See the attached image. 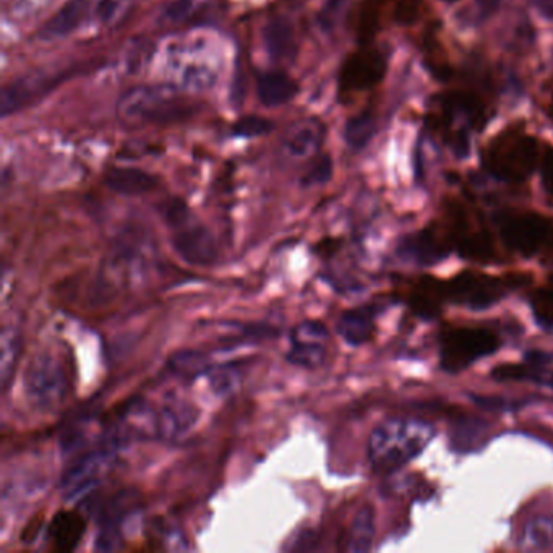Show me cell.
Masks as SVG:
<instances>
[{
    "label": "cell",
    "instance_id": "24",
    "mask_svg": "<svg viewBox=\"0 0 553 553\" xmlns=\"http://www.w3.org/2000/svg\"><path fill=\"white\" fill-rule=\"evenodd\" d=\"M401 253L419 263H433L445 257L446 250L432 231H424L404 242Z\"/></svg>",
    "mask_w": 553,
    "mask_h": 553
},
{
    "label": "cell",
    "instance_id": "11",
    "mask_svg": "<svg viewBox=\"0 0 553 553\" xmlns=\"http://www.w3.org/2000/svg\"><path fill=\"white\" fill-rule=\"evenodd\" d=\"M69 73H35L4 86L0 95V111L2 117L28 108L38 99L51 93L54 88L65 82Z\"/></svg>",
    "mask_w": 553,
    "mask_h": 553
},
{
    "label": "cell",
    "instance_id": "37",
    "mask_svg": "<svg viewBox=\"0 0 553 553\" xmlns=\"http://www.w3.org/2000/svg\"><path fill=\"white\" fill-rule=\"evenodd\" d=\"M331 176V159L328 156L320 158L313 163L310 171L302 179L304 185L325 184Z\"/></svg>",
    "mask_w": 553,
    "mask_h": 553
},
{
    "label": "cell",
    "instance_id": "34",
    "mask_svg": "<svg viewBox=\"0 0 553 553\" xmlns=\"http://www.w3.org/2000/svg\"><path fill=\"white\" fill-rule=\"evenodd\" d=\"M370 132H372V122L370 117L361 116L352 119L346 129V137H348L349 145L361 148L365 145V142L370 138Z\"/></svg>",
    "mask_w": 553,
    "mask_h": 553
},
{
    "label": "cell",
    "instance_id": "40",
    "mask_svg": "<svg viewBox=\"0 0 553 553\" xmlns=\"http://www.w3.org/2000/svg\"><path fill=\"white\" fill-rule=\"evenodd\" d=\"M526 361L537 369L539 365L549 364V362L552 361V356L542 351H529L528 354H526Z\"/></svg>",
    "mask_w": 553,
    "mask_h": 553
},
{
    "label": "cell",
    "instance_id": "9",
    "mask_svg": "<svg viewBox=\"0 0 553 553\" xmlns=\"http://www.w3.org/2000/svg\"><path fill=\"white\" fill-rule=\"evenodd\" d=\"M385 73V54L370 44H362V48L352 52L343 64L339 73V91L343 95H356L372 90L382 83Z\"/></svg>",
    "mask_w": 553,
    "mask_h": 553
},
{
    "label": "cell",
    "instance_id": "7",
    "mask_svg": "<svg viewBox=\"0 0 553 553\" xmlns=\"http://www.w3.org/2000/svg\"><path fill=\"white\" fill-rule=\"evenodd\" d=\"M500 348L497 336L482 328H455L442 336V367L446 372L456 373L489 356Z\"/></svg>",
    "mask_w": 553,
    "mask_h": 553
},
{
    "label": "cell",
    "instance_id": "20",
    "mask_svg": "<svg viewBox=\"0 0 553 553\" xmlns=\"http://www.w3.org/2000/svg\"><path fill=\"white\" fill-rule=\"evenodd\" d=\"M85 531V519L73 511H59L52 519L51 528H49L52 544L62 552H72L77 549L85 536Z\"/></svg>",
    "mask_w": 553,
    "mask_h": 553
},
{
    "label": "cell",
    "instance_id": "28",
    "mask_svg": "<svg viewBox=\"0 0 553 553\" xmlns=\"http://www.w3.org/2000/svg\"><path fill=\"white\" fill-rule=\"evenodd\" d=\"M129 5L130 0H90L91 17L95 18L99 25H116L121 22Z\"/></svg>",
    "mask_w": 553,
    "mask_h": 553
},
{
    "label": "cell",
    "instance_id": "42",
    "mask_svg": "<svg viewBox=\"0 0 553 553\" xmlns=\"http://www.w3.org/2000/svg\"><path fill=\"white\" fill-rule=\"evenodd\" d=\"M547 288H549L553 294V276H550L549 286H547Z\"/></svg>",
    "mask_w": 553,
    "mask_h": 553
},
{
    "label": "cell",
    "instance_id": "6",
    "mask_svg": "<svg viewBox=\"0 0 553 553\" xmlns=\"http://www.w3.org/2000/svg\"><path fill=\"white\" fill-rule=\"evenodd\" d=\"M498 231L510 249L532 257L544 250L553 252V219L524 213V211H506L497 218Z\"/></svg>",
    "mask_w": 553,
    "mask_h": 553
},
{
    "label": "cell",
    "instance_id": "4",
    "mask_svg": "<svg viewBox=\"0 0 553 553\" xmlns=\"http://www.w3.org/2000/svg\"><path fill=\"white\" fill-rule=\"evenodd\" d=\"M161 215L171 229L172 247L185 263L210 266L218 260L219 250L215 237L182 200L171 198L164 202Z\"/></svg>",
    "mask_w": 553,
    "mask_h": 553
},
{
    "label": "cell",
    "instance_id": "2",
    "mask_svg": "<svg viewBox=\"0 0 553 553\" xmlns=\"http://www.w3.org/2000/svg\"><path fill=\"white\" fill-rule=\"evenodd\" d=\"M195 111V103L174 85L137 86L117 103V114L127 124H174L187 121Z\"/></svg>",
    "mask_w": 553,
    "mask_h": 553
},
{
    "label": "cell",
    "instance_id": "38",
    "mask_svg": "<svg viewBox=\"0 0 553 553\" xmlns=\"http://www.w3.org/2000/svg\"><path fill=\"white\" fill-rule=\"evenodd\" d=\"M343 2L344 0H326L322 12H320V17H318L323 28H331L335 25L336 17H338L339 10L343 7Z\"/></svg>",
    "mask_w": 553,
    "mask_h": 553
},
{
    "label": "cell",
    "instance_id": "17",
    "mask_svg": "<svg viewBox=\"0 0 553 553\" xmlns=\"http://www.w3.org/2000/svg\"><path fill=\"white\" fill-rule=\"evenodd\" d=\"M104 184L108 185L112 192L121 193L127 197H137L155 190L158 187V179L143 169L112 168L106 172Z\"/></svg>",
    "mask_w": 553,
    "mask_h": 553
},
{
    "label": "cell",
    "instance_id": "16",
    "mask_svg": "<svg viewBox=\"0 0 553 553\" xmlns=\"http://www.w3.org/2000/svg\"><path fill=\"white\" fill-rule=\"evenodd\" d=\"M448 301L446 283L433 276H424L412 289L409 304L416 315L422 318L437 317L443 302Z\"/></svg>",
    "mask_w": 553,
    "mask_h": 553
},
{
    "label": "cell",
    "instance_id": "12",
    "mask_svg": "<svg viewBox=\"0 0 553 553\" xmlns=\"http://www.w3.org/2000/svg\"><path fill=\"white\" fill-rule=\"evenodd\" d=\"M325 138V125L318 119H301L289 125L281 146L289 158L309 159L317 155Z\"/></svg>",
    "mask_w": 553,
    "mask_h": 553
},
{
    "label": "cell",
    "instance_id": "21",
    "mask_svg": "<svg viewBox=\"0 0 553 553\" xmlns=\"http://www.w3.org/2000/svg\"><path fill=\"white\" fill-rule=\"evenodd\" d=\"M22 352V336L13 328H4L0 341V385L4 390L10 386Z\"/></svg>",
    "mask_w": 553,
    "mask_h": 553
},
{
    "label": "cell",
    "instance_id": "30",
    "mask_svg": "<svg viewBox=\"0 0 553 553\" xmlns=\"http://www.w3.org/2000/svg\"><path fill=\"white\" fill-rule=\"evenodd\" d=\"M273 129H275V124L265 117L247 116L236 122V125L232 127V132L236 137L255 138L268 135Z\"/></svg>",
    "mask_w": 553,
    "mask_h": 553
},
{
    "label": "cell",
    "instance_id": "27",
    "mask_svg": "<svg viewBox=\"0 0 553 553\" xmlns=\"http://www.w3.org/2000/svg\"><path fill=\"white\" fill-rule=\"evenodd\" d=\"M291 344V349L286 356L291 364L299 365L304 369H317L325 361L326 351L323 348V343L291 339Z\"/></svg>",
    "mask_w": 553,
    "mask_h": 553
},
{
    "label": "cell",
    "instance_id": "26",
    "mask_svg": "<svg viewBox=\"0 0 553 553\" xmlns=\"http://www.w3.org/2000/svg\"><path fill=\"white\" fill-rule=\"evenodd\" d=\"M169 369L184 378H198L200 375H208L210 362L208 357L198 351H181L169 359Z\"/></svg>",
    "mask_w": 553,
    "mask_h": 553
},
{
    "label": "cell",
    "instance_id": "25",
    "mask_svg": "<svg viewBox=\"0 0 553 553\" xmlns=\"http://www.w3.org/2000/svg\"><path fill=\"white\" fill-rule=\"evenodd\" d=\"M523 550H545L553 545V515H541L532 518L524 526L519 539Z\"/></svg>",
    "mask_w": 553,
    "mask_h": 553
},
{
    "label": "cell",
    "instance_id": "36",
    "mask_svg": "<svg viewBox=\"0 0 553 553\" xmlns=\"http://www.w3.org/2000/svg\"><path fill=\"white\" fill-rule=\"evenodd\" d=\"M328 338L326 326L320 322H304L292 331L291 339L296 341H318L323 343Z\"/></svg>",
    "mask_w": 553,
    "mask_h": 553
},
{
    "label": "cell",
    "instance_id": "31",
    "mask_svg": "<svg viewBox=\"0 0 553 553\" xmlns=\"http://www.w3.org/2000/svg\"><path fill=\"white\" fill-rule=\"evenodd\" d=\"M531 307L537 322L544 326L553 325V294L549 288L532 292Z\"/></svg>",
    "mask_w": 553,
    "mask_h": 553
},
{
    "label": "cell",
    "instance_id": "43",
    "mask_svg": "<svg viewBox=\"0 0 553 553\" xmlns=\"http://www.w3.org/2000/svg\"><path fill=\"white\" fill-rule=\"evenodd\" d=\"M448 2H456V0H448Z\"/></svg>",
    "mask_w": 553,
    "mask_h": 553
},
{
    "label": "cell",
    "instance_id": "18",
    "mask_svg": "<svg viewBox=\"0 0 553 553\" xmlns=\"http://www.w3.org/2000/svg\"><path fill=\"white\" fill-rule=\"evenodd\" d=\"M299 86L289 77L288 73L271 70L258 75V99L268 108H278L289 103L297 95Z\"/></svg>",
    "mask_w": 553,
    "mask_h": 553
},
{
    "label": "cell",
    "instance_id": "5",
    "mask_svg": "<svg viewBox=\"0 0 553 553\" xmlns=\"http://www.w3.org/2000/svg\"><path fill=\"white\" fill-rule=\"evenodd\" d=\"M25 395L28 403L41 412L56 411L69 393L64 365L52 352H38L26 367Z\"/></svg>",
    "mask_w": 553,
    "mask_h": 553
},
{
    "label": "cell",
    "instance_id": "14",
    "mask_svg": "<svg viewBox=\"0 0 553 553\" xmlns=\"http://www.w3.org/2000/svg\"><path fill=\"white\" fill-rule=\"evenodd\" d=\"M198 419L197 408L187 401H168L156 414L155 427L159 437L179 438L192 429Z\"/></svg>",
    "mask_w": 553,
    "mask_h": 553
},
{
    "label": "cell",
    "instance_id": "13",
    "mask_svg": "<svg viewBox=\"0 0 553 553\" xmlns=\"http://www.w3.org/2000/svg\"><path fill=\"white\" fill-rule=\"evenodd\" d=\"M297 41L296 25L284 15L271 18L263 28V44L271 61H291L296 56Z\"/></svg>",
    "mask_w": 553,
    "mask_h": 553
},
{
    "label": "cell",
    "instance_id": "39",
    "mask_svg": "<svg viewBox=\"0 0 553 553\" xmlns=\"http://www.w3.org/2000/svg\"><path fill=\"white\" fill-rule=\"evenodd\" d=\"M542 179L545 187L553 195V148L549 146L545 150L544 159H542Z\"/></svg>",
    "mask_w": 553,
    "mask_h": 553
},
{
    "label": "cell",
    "instance_id": "15",
    "mask_svg": "<svg viewBox=\"0 0 553 553\" xmlns=\"http://www.w3.org/2000/svg\"><path fill=\"white\" fill-rule=\"evenodd\" d=\"M88 17H91L90 0H70L43 26L41 38L56 41L72 35Z\"/></svg>",
    "mask_w": 553,
    "mask_h": 553
},
{
    "label": "cell",
    "instance_id": "33",
    "mask_svg": "<svg viewBox=\"0 0 553 553\" xmlns=\"http://www.w3.org/2000/svg\"><path fill=\"white\" fill-rule=\"evenodd\" d=\"M210 377L211 388L218 393V395H226L234 390L237 382V373L234 367H216V369H210L208 375Z\"/></svg>",
    "mask_w": 553,
    "mask_h": 553
},
{
    "label": "cell",
    "instance_id": "1",
    "mask_svg": "<svg viewBox=\"0 0 553 553\" xmlns=\"http://www.w3.org/2000/svg\"><path fill=\"white\" fill-rule=\"evenodd\" d=\"M435 437V429L429 422L419 419H388L370 433L369 463L377 474L398 471L412 459L421 455Z\"/></svg>",
    "mask_w": 553,
    "mask_h": 553
},
{
    "label": "cell",
    "instance_id": "29",
    "mask_svg": "<svg viewBox=\"0 0 553 553\" xmlns=\"http://www.w3.org/2000/svg\"><path fill=\"white\" fill-rule=\"evenodd\" d=\"M202 5L203 0H171L161 13V22L166 25L187 23L202 9Z\"/></svg>",
    "mask_w": 553,
    "mask_h": 553
},
{
    "label": "cell",
    "instance_id": "22",
    "mask_svg": "<svg viewBox=\"0 0 553 553\" xmlns=\"http://www.w3.org/2000/svg\"><path fill=\"white\" fill-rule=\"evenodd\" d=\"M375 536V513L370 505L362 506L352 519L348 550L354 553L369 552Z\"/></svg>",
    "mask_w": 553,
    "mask_h": 553
},
{
    "label": "cell",
    "instance_id": "41",
    "mask_svg": "<svg viewBox=\"0 0 553 553\" xmlns=\"http://www.w3.org/2000/svg\"><path fill=\"white\" fill-rule=\"evenodd\" d=\"M537 5H539L544 12L552 13L553 15V0H537Z\"/></svg>",
    "mask_w": 553,
    "mask_h": 553
},
{
    "label": "cell",
    "instance_id": "23",
    "mask_svg": "<svg viewBox=\"0 0 553 553\" xmlns=\"http://www.w3.org/2000/svg\"><path fill=\"white\" fill-rule=\"evenodd\" d=\"M388 2L390 0H362L356 17L357 36L362 44L372 43V39L380 31Z\"/></svg>",
    "mask_w": 553,
    "mask_h": 553
},
{
    "label": "cell",
    "instance_id": "8",
    "mask_svg": "<svg viewBox=\"0 0 553 553\" xmlns=\"http://www.w3.org/2000/svg\"><path fill=\"white\" fill-rule=\"evenodd\" d=\"M518 284L515 279L497 278V276L482 275L474 271H464L446 283L448 301L464 305L468 309H489L493 304L502 301L506 292Z\"/></svg>",
    "mask_w": 553,
    "mask_h": 553
},
{
    "label": "cell",
    "instance_id": "19",
    "mask_svg": "<svg viewBox=\"0 0 553 553\" xmlns=\"http://www.w3.org/2000/svg\"><path fill=\"white\" fill-rule=\"evenodd\" d=\"M336 330L351 346L369 343L375 333V310L373 307H359L344 312L339 318Z\"/></svg>",
    "mask_w": 553,
    "mask_h": 553
},
{
    "label": "cell",
    "instance_id": "35",
    "mask_svg": "<svg viewBox=\"0 0 553 553\" xmlns=\"http://www.w3.org/2000/svg\"><path fill=\"white\" fill-rule=\"evenodd\" d=\"M424 0H398L395 7L396 22L401 25H412L421 18Z\"/></svg>",
    "mask_w": 553,
    "mask_h": 553
},
{
    "label": "cell",
    "instance_id": "32",
    "mask_svg": "<svg viewBox=\"0 0 553 553\" xmlns=\"http://www.w3.org/2000/svg\"><path fill=\"white\" fill-rule=\"evenodd\" d=\"M536 375V367L531 364H502L492 370V377L500 382H511V380H531Z\"/></svg>",
    "mask_w": 553,
    "mask_h": 553
},
{
    "label": "cell",
    "instance_id": "10",
    "mask_svg": "<svg viewBox=\"0 0 553 553\" xmlns=\"http://www.w3.org/2000/svg\"><path fill=\"white\" fill-rule=\"evenodd\" d=\"M112 461H114L112 450H98L90 451L70 464L69 468L65 469L61 481L62 495L65 500L73 502L98 487L104 474L111 468Z\"/></svg>",
    "mask_w": 553,
    "mask_h": 553
},
{
    "label": "cell",
    "instance_id": "3",
    "mask_svg": "<svg viewBox=\"0 0 553 553\" xmlns=\"http://www.w3.org/2000/svg\"><path fill=\"white\" fill-rule=\"evenodd\" d=\"M482 158L490 174L511 184H521L539 166V142L523 127L510 125L487 143Z\"/></svg>",
    "mask_w": 553,
    "mask_h": 553
}]
</instances>
